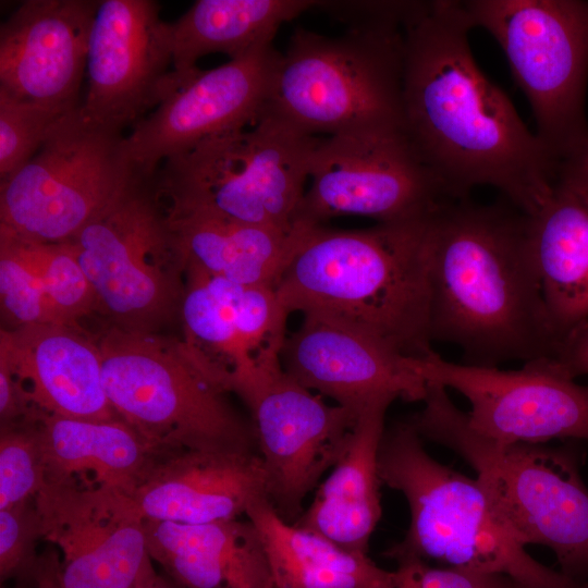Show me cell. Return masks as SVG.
<instances>
[{
	"label": "cell",
	"mask_w": 588,
	"mask_h": 588,
	"mask_svg": "<svg viewBox=\"0 0 588 588\" xmlns=\"http://www.w3.org/2000/svg\"><path fill=\"white\" fill-rule=\"evenodd\" d=\"M462 1H419L404 29L403 131L452 200L498 188L527 216L550 197L560 166L477 65Z\"/></svg>",
	"instance_id": "cell-1"
},
{
	"label": "cell",
	"mask_w": 588,
	"mask_h": 588,
	"mask_svg": "<svg viewBox=\"0 0 588 588\" xmlns=\"http://www.w3.org/2000/svg\"><path fill=\"white\" fill-rule=\"evenodd\" d=\"M432 342L458 346L464 364L498 367L555 356L528 219L507 199L448 200L430 217Z\"/></svg>",
	"instance_id": "cell-2"
},
{
	"label": "cell",
	"mask_w": 588,
	"mask_h": 588,
	"mask_svg": "<svg viewBox=\"0 0 588 588\" xmlns=\"http://www.w3.org/2000/svg\"><path fill=\"white\" fill-rule=\"evenodd\" d=\"M431 216L360 230L305 226L275 287L282 306L346 324L404 356H427Z\"/></svg>",
	"instance_id": "cell-3"
},
{
	"label": "cell",
	"mask_w": 588,
	"mask_h": 588,
	"mask_svg": "<svg viewBox=\"0 0 588 588\" xmlns=\"http://www.w3.org/2000/svg\"><path fill=\"white\" fill-rule=\"evenodd\" d=\"M378 471L382 485L404 495L411 513L390 558L504 575L524 588H588V581L536 561L498 516L479 480L431 457L408 419L385 427Z\"/></svg>",
	"instance_id": "cell-4"
},
{
	"label": "cell",
	"mask_w": 588,
	"mask_h": 588,
	"mask_svg": "<svg viewBox=\"0 0 588 588\" xmlns=\"http://www.w3.org/2000/svg\"><path fill=\"white\" fill-rule=\"evenodd\" d=\"M97 344L111 406L154 445L168 454L257 449L252 421L226 397L228 372L187 340L112 326Z\"/></svg>",
	"instance_id": "cell-5"
},
{
	"label": "cell",
	"mask_w": 588,
	"mask_h": 588,
	"mask_svg": "<svg viewBox=\"0 0 588 588\" xmlns=\"http://www.w3.org/2000/svg\"><path fill=\"white\" fill-rule=\"evenodd\" d=\"M408 418L421 437L460 454L476 471L498 516L524 547L551 549L564 574L588 581V488L566 448L501 445L470 430L446 389L429 383Z\"/></svg>",
	"instance_id": "cell-6"
},
{
	"label": "cell",
	"mask_w": 588,
	"mask_h": 588,
	"mask_svg": "<svg viewBox=\"0 0 588 588\" xmlns=\"http://www.w3.org/2000/svg\"><path fill=\"white\" fill-rule=\"evenodd\" d=\"M320 137L262 110L250 124L207 138L154 173L168 211L293 230Z\"/></svg>",
	"instance_id": "cell-7"
},
{
	"label": "cell",
	"mask_w": 588,
	"mask_h": 588,
	"mask_svg": "<svg viewBox=\"0 0 588 588\" xmlns=\"http://www.w3.org/2000/svg\"><path fill=\"white\" fill-rule=\"evenodd\" d=\"M404 29L371 25L329 37L296 28L264 110L311 136L403 130Z\"/></svg>",
	"instance_id": "cell-8"
},
{
	"label": "cell",
	"mask_w": 588,
	"mask_h": 588,
	"mask_svg": "<svg viewBox=\"0 0 588 588\" xmlns=\"http://www.w3.org/2000/svg\"><path fill=\"white\" fill-rule=\"evenodd\" d=\"M475 27L501 46L525 93L537 137L559 166L588 143L584 114L588 75V2L467 0Z\"/></svg>",
	"instance_id": "cell-9"
},
{
	"label": "cell",
	"mask_w": 588,
	"mask_h": 588,
	"mask_svg": "<svg viewBox=\"0 0 588 588\" xmlns=\"http://www.w3.org/2000/svg\"><path fill=\"white\" fill-rule=\"evenodd\" d=\"M71 244L113 326L154 333L181 313L182 258L155 188L135 173L123 193L83 228Z\"/></svg>",
	"instance_id": "cell-10"
},
{
	"label": "cell",
	"mask_w": 588,
	"mask_h": 588,
	"mask_svg": "<svg viewBox=\"0 0 588 588\" xmlns=\"http://www.w3.org/2000/svg\"><path fill=\"white\" fill-rule=\"evenodd\" d=\"M122 133L66 114L39 150L0 181V226L40 243L71 241L126 188L136 171Z\"/></svg>",
	"instance_id": "cell-11"
},
{
	"label": "cell",
	"mask_w": 588,
	"mask_h": 588,
	"mask_svg": "<svg viewBox=\"0 0 588 588\" xmlns=\"http://www.w3.org/2000/svg\"><path fill=\"white\" fill-rule=\"evenodd\" d=\"M228 388L249 409L268 501L295 523L308 493L343 455L359 413L327 404L290 377L281 362L233 370Z\"/></svg>",
	"instance_id": "cell-12"
},
{
	"label": "cell",
	"mask_w": 588,
	"mask_h": 588,
	"mask_svg": "<svg viewBox=\"0 0 588 588\" xmlns=\"http://www.w3.org/2000/svg\"><path fill=\"white\" fill-rule=\"evenodd\" d=\"M309 180L295 225H323L340 216L417 220L452 200L401 128L320 137Z\"/></svg>",
	"instance_id": "cell-13"
},
{
	"label": "cell",
	"mask_w": 588,
	"mask_h": 588,
	"mask_svg": "<svg viewBox=\"0 0 588 588\" xmlns=\"http://www.w3.org/2000/svg\"><path fill=\"white\" fill-rule=\"evenodd\" d=\"M427 382L461 393L470 404L466 422L501 445L541 444L552 439L588 441V384L564 375L551 358L520 369L456 364L432 351L416 358Z\"/></svg>",
	"instance_id": "cell-14"
},
{
	"label": "cell",
	"mask_w": 588,
	"mask_h": 588,
	"mask_svg": "<svg viewBox=\"0 0 588 588\" xmlns=\"http://www.w3.org/2000/svg\"><path fill=\"white\" fill-rule=\"evenodd\" d=\"M159 10L152 0L100 1L88 42V89L79 106L89 123L122 133L180 86L170 23Z\"/></svg>",
	"instance_id": "cell-15"
},
{
	"label": "cell",
	"mask_w": 588,
	"mask_h": 588,
	"mask_svg": "<svg viewBox=\"0 0 588 588\" xmlns=\"http://www.w3.org/2000/svg\"><path fill=\"white\" fill-rule=\"evenodd\" d=\"M42 539L61 553L64 588H136L156 572L132 497L45 482L35 497Z\"/></svg>",
	"instance_id": "cell-16"
},
{
	"label": "cell",
	"mask_w": 588,
	"mask_h": 588,
	"mask_svg": "<svg viewBox=\"0 0 588 588\" xmlns=\"http://www.w3.org/2000/svg\"><path fill=\"white\" fill-rule=\"evenodd\" d=\"M280 54L269 42L215 69H197L125 136L133 169L150 176L169 158L254 122L266 106Z\"/></svg>",
	"instance_id": "cell-17"
},
{
	"label": "cell",
	"mask_w": 588,
	"mask_h": 588,
	"mask_svg": "<svg viewBox=\"0 0 588 588\" xmlns=\"http://www.w3.org/2000/svg\"><path fill=\"white\" fill-rule=\"evenodd\" d=\"M281 364L306 389L356 413L382 397L422 402L427 394L416 357L318 315H304L299 328L286 336Z\"/></svg>",
	"instance_id": "cell-18"
},
{
	"label": "cell",
	"mask_w": 588,
	"mask_h": 588,
	"mask_svg": "<svg viewBox=\"0 0 588 588\" xmlns=\"http://www.w3.org/2000/svg\"><path fill=\"white\" fill-rule=\"evenodd\" d=\"M100 1L27 0L1 24L0 88L46 107L71 110L87 68Z\"/></svg>",
	"instance_id": "cell-19"
},
{
	"label": "cell",
	"mask_w": 588,
	"mask_h": 588,
	"mask_svg": "<svg viewBox=\"0 0 588 588\" xmlns=\"http://www.w3.org/2000/svg\"><path fill=\"white\" fill-rule=\"evenodd\" d=\"M0 363L40 411L71 419L120 418L102 381L97 342L78 327L44 323L2 329Z\"/></svg>",
	"instance_id": "cell-20"
},
{
	"label": "cell",
	"mask_w": 588,
	"mask_h": 588,
	"mask_svg": "<svg viewBox=\"0 0 588 588\" xmlns=\"http://www.w3.org/2000/svg\"><path fill=\"white\" fill-rule=\"evenodd\" d=\"M132 498L148 519H236L267 498V476L255 451L184 450L162 456Z\"/></svg>",
	"instance_id": "cell-21"
},
{
	"label": "cell",
	"mask_w": 588,
	"mask_h": 588,
	"mask_svg": "<svg viewBox=\"0 0 588 588\" xmlns=\"http://www.w3.org/2000/svg\"><path fill=\"white\" fill-rule=\"evenodd\" d=\"M147 549L182 588H274L260 536L247 520H145Z\"/></svg>",
	"instance_id": "cell-22"
},
{
	"label": "cell",
	"mask_w": 588,
	"mask_h": 588,
	"mask_svg": "<svg viewBox=\"0 0 588 588\" xmlns=\"http://www.w3.org/2000/svg\"><path fill=\"white\" fill-rule=\"evenodd\" d=\"M45 482L107 488L133 497L167 455L122 418L83 420L40 412Z\"/></svg>",
	"instance_id": "cell-23"
},
{
	"label": "cell",
	"mask_w": 588,
	"mask_h": 588,
	"mask_svg": "<svg viewBox=\"0 0 588 588\" xmlns=\"http://www.w3.org/2000/svg\"><path fill=\"white\" fill-rule=\"evenodd\" d=\"M393 401L379 399L359 413L343 455L318 485L295 526L347 551L367 553L382 513L378 456L385 413Z\"/></svg>",
	"instance_id": "cell-24"
},
{
	"label": "cell",
	"mask_w": 588,
	"mask_h": 588,
	"mask_svg": "<svg viewBox=\"0 0 588 588\" xmlns=\"http://www.w3.org/2000/svg\"><path fill=\"white\" fill-rule=\"evenodd\" d=\"M527 219L546 307L561 343L588 321V183L558 176L548 200Z\"/></svg>",
	"instance_id": "cell-25"
},
{
	"label": "cell",
	"mask_w": 588,
	"mask_h": 588,
	"mask_svg": "<svg viewBox=\"0 0 588 588\" xmlns=\"http://www.w3.org/2000/svg\"><path fill=\"white\" fill-rule=\"evenodd\" d=\"M183 266L245 285L277 287L299 245L305 226L293 230L167 211Z\"/></svg>",
	"instance_id": "cell-26"
},
{
	"label": "cell",
	"mask_w": 588,
	"mask_h": 588,
	"mask_svg": "<svg viewBox=\"0 0 588 588\" xmlns=\"http://www.w3.org/2000/svg\"><path fill=\"white\" fill-rule=\"evenodd\" d=\"M262 541L274 588H396V573L284 520L267 498L246 512Z\"/></svg>",
	"instance_id": "cell-27"
},
{
	"label": "cell",
	"mask_w": 588,
	"mask_h": 588,
	"mask_svg": "<svg viewBox=\"0 0 588 588\" xmlns=\"http://www.w3.org/2000/svg\"><path fill=\"white\" fill-rule=\"evenodd\" d=\"M314 0H199L170 23L172 64L180 83L197 61L221 52L237 58L272 42L279 27L315 9Z\"/></svg>",
	"instance_id": "cell-28"
},
{
	"label": "cell",
	"mask_w": 588,
	"mask_h": 588,
	"mask_svg": "<svg viewBox=\"0 0 588 588\" xmlns=\"http://www.w3.org/2000/svg\"><path fill=\"white\" fill-rule=\"evenodd\" d=\"M20 237L57 320L61 324L78 327L81 317L96 310V297L71 244L40 243Z\"/></svg>",
	"instance_id": "cell-29"
},
{
	"label": "cell",
	"mask_w": 588,
	"mask_h": 588,
	"mask_svg": "<svg viewBox=\"0 0 588 588\" xmlns=\"http://www.w3.org/2000/svg\"><path fill=\"white\" fill-rule=\"evenodd\" d=\"M0 299L2 314L13 328L60 323L21 237L3 226H0Z\"/></svg>",
	"instance_id": "cell-30"
},
{
	"label": "cell",
	"mask_w": 588,
	"mask_h": 588,
	"mask_svg": "<svg viewBox=\"0 0 588 588\" xmlns=\"http://www.w3.org/2000/svg\"><path fill=\"white\" fill-rule=\"evenodd\" d=\"M40 412L1 424L0 510L35 498L45 485Z\"/></svg>",
	"instance_id": "cell-31"
},
{
	"label": "cell",
	"mask_w": 588,
	"mask_h": 588,
	"mask_svg": "<svg viewBox=\"0 0 588 588\" xmlns=\"http://www.w3.org/2000/svg\"><path fill=\"white\" fill-rule=\"evenodd\" d=\"M75 109L46 107L20 99L0 88V181L23 167L56 125Z\"/></svg>",
	"instance_id": "cell-32"
},
{
	"label": "cell",
	"mask_w": 588,
	"mask_h": 588,
	"mask_svg": "<svg viewBox=\"0 0 588 588\" xmlns=\"http://www.w3.org/2000/svg\"><path fill=\"white\" fill-rule=\"evenodd\" d=\"M42 539L35 498L0 510L1 581L27 578L39 556L36 542Z\"/></svg>",
	"instance_id": "cell-33"
},
{
	"label": "cell",
	"mask_w": 588,
	"mask_h": 588,
	"mask_svg": "<svg viewBox=\"0 0 588 588\" xmlns=\"http://www.w3.org/2000/svg\"><path fill=\"white\" fill-rule=\"evenodd\" d=\"M399 563L396 588H524L504 575L430 567L420 560Z\"/></svg>",
	"instance_id": "cell-34"
},
{
	"label": "cell",
	"mask_w": 588,
	"mask_h": 588,
	"mask_svg": "<svg viewBox=\"0 0 588 588\" xmlns=\"http://www.w3.org/2000/svg\"><path fill=\"white\" fill-rule=\"evenodd\" d=\"M551 359L564 375L572 379L588 375V321L561 341L555 356Z\"/></svg>",
	"instance_id": "cell-35"
},
{
	"label": "cell",
	"mask_w": 588,
	"mask_h": 588,
	"mask_svg": "<svg viewBox=\"0 0 588 588\" xmlns=\"http://www.w3.org/2000/svg\"><path fill=\"white\" fill-rule=\"evenodd\" d=\"M22 588H64L60 575V559L51 551L39 555L32 574L20 580Z\"/></svg>",
	"instance_id": "cell-36"
},
{
	"label": "cell",
	"mask_w": 588,
	"mask_h": 588,
	"mask_svg": "<svg viewBox=\"0 0 588 588\" xmlns=\"http://www.w3.org/2000/svg\"><path fill=\"white\" fill-rule=\"evenodd\" d=\"M559 176L588 183V143L576 156L560 166Z\"/></svg>",
	"instance_id": "cell-37"
},
{
	"label": "cell",
	"mask_w": 588,
	"mask_h": 588,
	"mask_svg": "<svg viewBox=\"0 0 588 588\" xmlns=\"http://www.w3.org/2000/svg\"><path fill=\"white\" fill-rule=\"evenodd\" d=\"M136 588H182L175 583L170 584L163 578L159 577L157 574L150 576L140 583Z\"/></svg>",
	"instance_id": "cell-38"
}]
</instances>
